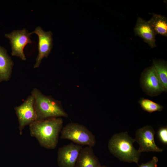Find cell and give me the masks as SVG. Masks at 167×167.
<instances>
[{"mask_svg": "<svg viewBox=\"0 0 167 167\" xmlns=\"http://www.w3.org/2000/svg\"><path fill=\"white\" fill-rule=\"evenodd\" d=\"M63 123L61 117L36 121L29 125L30 135L36 138L41 146L48 149H54Z\"/></svg>", "mask_w": 167, "mask_h": 167, "instance_id": "cell-1", "label": "cell"}, {"mask_svg": "<svg viewBox=\"0 0 167 167\" xmlns=\"http://www.w3.org/2000/svg\"><path fill=\"white\" fill-rule=\"evenodd\" d=\"M135 141L127 132L116 134L109 139L108 148L110 152L121 161L138 164L140 153L134 147Z\"/></svg>", "mask_w": 167, "mask_h": 167, "instance_id": "cell-2", "label": "cell"}, {"mask_svg": "<svg viewBox=\"0 0 167 167\" xmlns=\"http://www.w3.org/2000/svg\"><path fill=\"white\" fill-rule=\"evenodd\" d=\"M31 95L34 99L36 121L62 117H68V115L63 108L60 101L51 96L44 95L36 88L33 89Z\"/></svg>", "mask_w": 167, "mask_h": 167, "instance_id": "cell-3", "label": "cell"}, {"mask_svg": "<svg viewBox=\"0 0 167 167\" xmlns=\"http://www.w3.org/2000/svg\"><path fill=\"white\" fill-rule=\"evenodd\" d=\"M60 133L61 139L70 140L76 144L92 147L96 143L92 133L85 126L78 123L67 124Z\"/></svg>", "mask_w": 167, "mask_h": 167, "instance_id": "cell-4", "label": "cell"}, {"mask_svg": "<svg viewBox=\"0 0 167 167\" xmlns=\"http://www.w3.org/2000/svg\"><path fill=\"white\" fill-rule=\"evenodd\" d=\"M143 91L151 96H157L164 91L163 85L153 66L145 69L140 79Z\"/></svg>", "mask_w": 167, "mask_h": 167, "instance_id": "cell-5", "label": "cell"}, {"mask_svg": "<svg viewBox=\"0 0 167 167\" xmlns=\"http://www.w3.org/2000/svg\"><path fill=\"white\" fill-rule=\"evenodd\" d=\"M34 99L30 95L20 105L14 108L19 123V134H22L24 127L36 121L34 108Z\"/></svg>", "mask_w": 167, "mask_h": 167, "instance_id": "cell-6", "label": "cell"}, {"mask_svg": "<svg viewBox=\"0 0 167 167\" xmlns=\"http://www.w3.org/2000/svg\"><path fill=\"white\" fill-rule=\"evenodd\" d=\"M30 35L25 28L5 34V36L10 40L12 56L19 57L23 60H26L24 49L26 45L32 42Z\"/></svg>", "mask_w": 167, "mask_h": 167, "instance_id": "cell-7", "label": "cell"}, {"mask_svg": "<svg viewBox=\"0 0 167 167\" xmlns=\"http://www.w3.org/2000/svg\"><path fill=\"white\" fill-rule=\"evenodd\" d=\"M155 134L154 128L150 126H146L137 130L135 139L139 145L138 150L140 153L163 151V149L158 147L156 144Z\"/></svg>", "mask_w": 167, "mask_h": 167, "instance_id": "cell-8", "label": "cell"}, {"mask_svg": "<svg viewBox=\"0 0 167 167\" xmlns=\"http://www.w3.org/2000/svg\"><path fill=\"white\" fill-rule=\"evenodd\" d=\"M32 33L36 34L38 37V53L34 66L35 68L39 67L42 59L47 58L51 52L53 47L52 33L50 31H44L39 26L30 33V35Z\"/></svg>", "mask_w": 167, "mask_h": 167, "instance_id": "cell-9", "label": "cell"}, {"mask_svg": "<svg viewBox=\"0 0 167 167\" xmlns=\"http://www.w3.org/2000/svg\"><path fill=\"white\" fill-rule=\"evenodd\" d=\"M81 145L71 143L59 148L57 162L59 167H75Z\"/></svg>", "mask_w": 167, "mask_h": 167, "instance_id": "cell-10", "label": "cell"}, {"mask_svg": "<svg viewBox=\"0 0 167 167\" xmlns=\"http://www.w3.org/2000/svg\"><path fill=\"white\" fill-rule=\"evenodd\" d=\"M134 31L136 35L142 38L151 47L153 48L156 46V34L148 21L138 17L134 28Z\"/></svg>", "mask_w": 167, "mask_h": 167, "instance_id": "cell-11", "label": "cell"}, {"mask_svg": "<svg viewBox=\"0 0 167 167\" xmlns=\"http://www.w3.org/2000/svg\"><path fill=\"white\" fill-rule=\"evenodd\" d=\"M92 148L87 146L82 148L77 160L75 167H100L101 166Z\"/></svg>", "mask_w": 167, "mask_h": 167, "instance_id": "cell-12", "label": "cell"}, {"mask_svg": "<svg viewBox=\"0 0 167 167\" xmlns=\"http://www.w3.org/2000/svg\"><path fill=\"white\" fill-rule=\"evenodd\" d=\"M13 65V62L7 50L0 46V82L9 80Z\"/></svg>", "mask_w": 167, "mask_h": 167, "instance_id": "cell-13", "label": "cell"}, {"mask_svg": "<svg viewBox=\"0 0 167 167\" xmlns=\"http://www.w3.org/2000/svg\"><path fill=\"white\" fill-rule=\"evenodd\" d=\"M156 34L167 36V19L165 16L153 14L152 17L148 21Z\"/></svg>", "mask_w": 167, "mask_h": 167, "instance_id": "cell-14", "label": "cell"}, {"mask_svg": "<svg viewBox=\"0 0 167 167\" xmlns=\"http://www.w3.org/2000/svg\"><path fill=\"white\" fill-rule=\"evenodd\" d=\"M153 66L161 82L164 91H167V64L166 62L162 60H153Z\"/></svg>", "mask_w": 167, "mask_h": 167, "instance_id": "cell-15", "label": "cell"}, {"mask_svg": "<svg viewBox=\"0 0 167 167\" xmlns=\"http://www.w3.org/2000/svg\"><path fill=\"white\" fill-rule=\"evenodd\" d=\"M142 109L150 113L156 111H161L163 107L160 104L144 98H140L138 102Z\"/></svg>", "mask_w": 167, "mask_h": 167, "instance_id": "cell-16", "label": "cell"}, {"mask_svg": "<svg viewBox=\"0 0 167 167\" xmlns=\"http://www.w3.org/2000/svg\"><path fill=\"white\" fill-rule=\"evenodd\" d=\"M157 135L158 138L161 142L163 144H167V127L162 126L158 129Z\"/></svg>", "mask_w": 167, "mask_h": 167, "instance_id": "cell-17", "label": "cell"}, {"mask_svg": "<svg viewBox=\"0 0 167 167\" xmlns=\"http://www.w3.org/2000/svg\"><path fill=\"white\" fill-rule=\"evenodd\" d=\"M158 159L156 156H153L151 160L145 163H142L139 167H157Z\"/></svg>", "mask_w": 167, "mask_h": 167, "instance_id": "cell-18", "label": "cell"}, {"mask_svg": "<svg viewBox=\"0 0 167 167\" xmlns=\"http://www.w3.org/2000/svg\"><path fill=\"white\" fill-rule=\"evenodd\" d=\"M100 167H107V166H104V165H103V166H101Z\"/></svg>", "mask_w": 167, "mask_h": 167, "instance_id": "cell-19", "label": "cell"}]
</instances>
